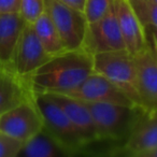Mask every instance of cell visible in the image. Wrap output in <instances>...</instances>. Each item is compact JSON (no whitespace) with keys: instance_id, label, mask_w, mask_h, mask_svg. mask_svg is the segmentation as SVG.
Masks as SVG:
<instances>
[{"instance_id":"obj_22","label":"cell","mask_w":157,"mask_h":157,"mask_svg":"<svg viewBox=\"0 0 157 157\" xmlns=\"http://www.w3.org/2000/svg\"><path fill=\"white\" fill-rule=\"evenodd\" d=\"M143 27L146 48L152 52L154 57L157 59V28H155L153 26H148V25Z\"/></svg>"},{"instance_id":"obj_18","label":"cell","mask_w":157,"mask_h":157,"mask_svg":"<svg viewBox=\"0 0 157 157\" xmlns=\"http://www.w3.org/2000/svg\"><path fill=\"white\" fill-rule=\"evenodd\" d=\"M113 7V0H86L84 14L88 23L98 21Z\"/></svg>"},{"instance_id":"obj_7","label":"cell","mask_w":157,"mask_h":157,"mask_svg":"<svg viewBox=\"0 0 157 157\" xmlns=\"http://www.w3.org/2000/svg\"><path fill=\"white\" fill-rule=\"evenodd\" d=\"M43 128V120L33 98L0 114V131L22 142Z\"/></svg>"},{"instance_id":"obj_27","label":"cell","mask_w":157,"mask_h":157,"mask_svg":"<svg viewBox=\"0 0 157 157\" xmlns=\"http://www.w3.org/2000/svg\"><path fill=\"white\" fill-rule=\"evenodd\" d=\"M152 2H154V3H157V0H151Z\"/></svg>"},{"instance_id":"obj_6","label":"cell","mask_w":157,"mask_h":157,"mask_svg":"<svg viewBox=\"0 0 157 157\" xmlns=\"http://www.w3.org/2000/svg\"><path fill=\"white\" fill-rule=\"evenodd\" d=\"M81 48L93 56L126 50L113 7L98 21L88 23Z\"/></svg>"},{"instance_id":"obj_9","label":"cell","mask_w":157,"mask_h":157,"mask_svg":"<svg viewBox=\"0 0 157 157\" xmlns=\"http://www.w3.org/2000/svg\"><path fill=\"white\" fill-rule=\"evenodd\" d=\"M65 95L84 102H108L135 105L133 101L120 87L105 75L95 71L84 80L81 85Z\"/></svg>"},{"instance_id":"obj_25","label":"cell","mask_w":157,"mask_h":157,"mask_svg":"<svg viewBox=\"0 0 157 157\" xmlns=\"http://www.w3.org/2000/svg\"><path fill=\"white\" fill-rule=\"evenodd\" d=\"M140 157H157V147L143 153L142 155H140Z\"/></svg>"},{"instance_id":"obj_26","label":"cell","mask_w":157,"mask_h":157,"mask_svg":"<svg viewBox=\"0 0 157 157\" xmlns=\"http://www.w3.org/2000/svg\"><path fill=\"white\" fill-rule=\"evenodd\" d=\"M129 2H130L131 6H136V5H139V3H142V2H145L147 0H128Z\"/></svg>"},{"instance_id":"obj_2","label":"cell","mask_w":157,"mask_h":157,"mask_svg":"<svg viewBox=\"0 0 157 157\" xmlns=\"http://www.w3.org/2000/svg\"><path fill=\"white\" fill-rule=\"evenodd\" d=\"M84 102V101H83ZM94 120L100 141L124 142L146 113L140 105L84 102Z\"/></svg>"},{"instance_id":"obj_5","label":"cell","mask_w":157,"mask_h":157,"mask_svg":"<svg viewBox=\"0 0 157 157\" xmlns=\"http://www.w3.org/2000/svg\"><path fill=\"white\" fill-rule=\"evenodd\" d=\"M44 11L58 30L66 48L68 51L81 48L88 25L84 12L59 0H44Z\"/></svg>"},{"instance_id":"obj_15","label":"cell","mask_w":157,"mask_h":157,"mask_svg":"<svg viewBox=\"0 0 157 157\" xmlns=\"http://www.w3.org/2000/svg\"><path fill=\"white\" fill-rule=\"evenodd\" d=\"M27 22L20 12L0 13V63L11 67L16 44Z\"/></svg>"},{"instance_id":"obj_16","label":"cell","mask_w":157,"mask_h":157,"mask_svg":"<svg viewBox=\"0 0 157 157\" xmlns=\"http://www.w3.org/2000/svg\"><path fill=\"white\" fill-rule=\"evenodd\" d=\"M18 156L71 157L74 155L43 127L30 139L24 142Z\"/></svg>"},{"instance_id":"obj_11","label":"cell","mask_w":157,"mask_h":157,"mask_svg":"<svg viewBox=\"0 0 157 157\" xmlns=\"http://www.w3.org/2000/svg\"><path fill=\"white\" fill-rule=\"evenodd\" d=\"M46 94L67 114L81 137L85 147L90 144L100 142L93 116L83 101L63 94H54V93H46Z\"/></svg>"},{"instance_id":"obj_23","label":"cell","mask_w":157,"mask_h":157,"mask_svg":"<svg viewBox=\"0 0 157 157\" xmlns=\"http://www.w3.org/2000/svg\"><path fill=\"white\" fill-rule=\"evenodd\" d=\"M21 0H0V13L20 12Z\"/></svg>"},{"instance_id":"obj_19","label":"cell","mask_w":157,"mask_h":157,"mask_svg":"<svg viewBox=\"0 0 157 157\" xmlns=\"http://www.w3.org/2000/svg\"><path fill=\"white\" fill-rule=\"evenodd\" d=\"M138 18L143 26H153L157 28V3L147 0L145 2L132 6Z\"/></svg>"},{"instance_id":"obj_14","label":"cell","mask_w":157,"mask_h":157,"mask_svg":"<svg viewBox=\"0 0 157 157\" xmlns=\"http://www.w3.org/2000/svg\"><path fill=\"white\" fill-rule=\"evenodd\" d=\"M33 98V90L28 78L0 63V114Z\"/></svg>"},{"instance_id":"obj_12","label":"cell","mask_w":157,"mask_h":157,"mask_svg":"<svg viewBox=\"0 0 157 157\" xmlns=\"http://www.w3.org/2000/svg\"><path fill=\"white\" fill-rule=\"evenodd\" d=\"M157 147V113L146 114L137 123L122 146L111 155L140 157L143 153Z\"/></svg>"},{"instance_id":"obj_21","label":"cell","mask_w":157,"mask_h":157,"mask_svg":"<svg viewBox=\"0 0 157 157\" xmlns=\"http://www.w3.org/2000/svg\"><path fill=\"white\" fill-rule=\"evenodd\" d=\"M24 142L0 131V157H17Z\"/></svg>"},{"instance_id":"obj_13","label":"cell","mask_w":157,"mask_h":157,"mask_svg":"<svg viewBox=\"0 0 157 157\" xmlns=\"http://www.w3.org/2000/svg\"><path fill=\"white\" fill-rule=\"evenodd\" d=\"M113 10L124 39L126 50L136 55L146 48L144 27L128 0H113Z\"/></svg>"},{"instance_id":"obj_1","label":"cell","mask_w":157,"mask_h":157,"mask_svg":"<svg viewBox=\"0 0 157 157\" xmlns=\"http://www.w3.org/2000/svg\"><path fill=\"white\" fill-rule=\"evenodd\" d=\"M93 71L94 56L78 48L52 56L27 78L33 92L65 95L81 85Z\"/></svg>"},{"instance_id":"obj_17","label":"cell","mask_w":157,"mask_h":157,"mask_svg":"<svg viewBox=\"0 0 157 157\" xmlns=\"http://www.w3.org/2000/svg\"><path fill=\"white\" fill-rule=\"evenodd\" d=\"M33 27L48 55L56 56L65 51H68L61 40L58 30L45 11L33 23Z\"/></svg>"},{"instance_id":"obj_4","label":"cell","mask_w":157,"mask_h":157,"mask_svg":"<svg viewBox=\"0 0 157 157\" xmlns=\"http://www.w3.org/2000/svg\"><path fill=\"white\" fill-rule=\"evenodd\" d=\"M33 101L42 116L44 128L73 155L81 154L85 145L63 110L46 93L33 92Z\"/></svg>"},{"instance_id":"obj_20","label":"cell","mask_w":157,"mask_h":157,"mask_svg":"<svg viewBox=\"0 0 157 157\" xmlns=\"http://www.w3.org/2000/svg\"><path fill=\"white\" fill-rule=\"evenodd\" d=\"M44 0H21L20 13L27 23L33 24L44 12Z\"/></svg>"},{"instance_id":"obj_24","label":"cell","mask_w":157,"mask_h":157,"mask_svg":"<svg viewBox=\"0 0 157 157\" xmlns=\"http://www.w3.org/2000/svg\"><path fill=\"white\" fill-rule=\"evenodd\" d=\"M59 1L69 6V7L73 8V9L80 10V11L84 12V7H85L86 0H59Z\"/></svg>"},{"instance_id":"obj_10","label":"cell","mask_w":157,"mask_h":157,"mask_svg":"<svg viewBox=\"0 0 157 157\" xmlns=\"http://www.w3.org/2000/svg\"><path fill=\"white\" fill-rule=\"evenodd\" d=\"M133 56L139 105L148 114L157 113V59L147 48Z\"/></svg>"},{"instance_id":"obj_8","label":"cell","mask_w":157,"mask_h":157,"mask_svg":"<svg viewBox=\"0 0 157 157\" xmlns=\"http://www.w3.org/2000/svg\"><path fill=\"white\" fill-rule=\"evenodd\" d=\"M51 57L36 35L33 24L27 23L14 51L11 63L12 69L18 75L27 78Z\"/></svg>"},{"instance_id":"obj_3","label":"cell","mask_w":157,"mask_h":157,"mask_svg":"<svg viewBox=\"0 0 157 157\" xmlns=\"http://www.w3.org/2000/svg\"><path fill=\"white\" fill-rule=\"evenodd\" d=\"M94 71L105 75L139 105L135 56L127 50L94 55Z\"/></svg>"}]
</instances>
